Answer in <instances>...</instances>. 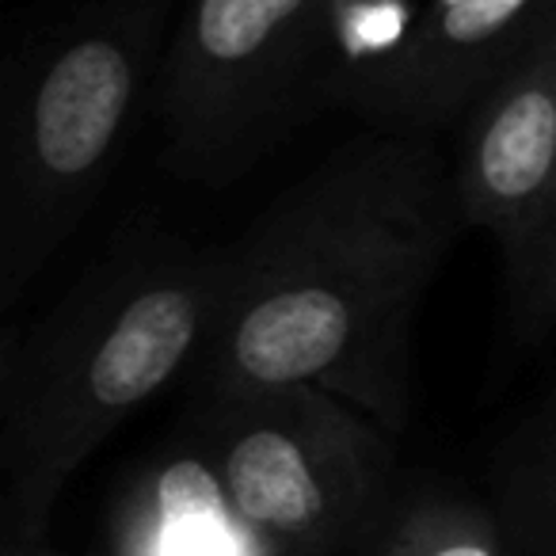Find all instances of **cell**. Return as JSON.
I'll return each instance as SVG.
<instances>
[{"instance_id":"obj_9","label":"cell","mask_w":556,"mask_h":556,"mask_svg":"<svg viewBox=\"0 0 556 556\" xmlns=\"http://www.w3.org/2000/svg\"><path fill=\"white\" fill-rule=\"evenodd\" d=\"M358 556H510L500 518L472 495L424 492L381 522Z\"/></svg>"},{"instance_id":"obj_6","label":"cell","mask_w":556,"mask_h":556,"mask_svg":"<svg viewBox=\"0 0 556 556\" xmlns=\"http://www.w3.org/2000/svg\"><path fill=\"white\" fill-rule=\"evenodd\" d=\"M454 191L465 225L522 263L556 214V31L469 108Z\"/></svg>"},{"instance_id":"obj_3","label":"cell","mask_w":556,"mask_h":556,"mask_svg":"<svg viewBox=\"0 0 556 556\" xmlns=\"http://www.w3.org/2000/svg\"><path fill=\"white\" fill-rule=\"evenodd\" d=\"M176 0H77L35 35L0 138V309L100 202L161 62Z\"/></svg>"},{"instance_id":"obj_12","label":"cell","mask_w":556,"mask_h":556,"mask_svg":"<svg viewBox=\"0 0 556 556\" xmlns=\"http://www.w3.org/2000/svg\"><path fill=\"white\" fill-rule=\"evenodd\" d=\"M4 556H62V553H50V548H42V541H12Z\"/></svg>"},{"instance_id":"obj_10","label":"cell","mask_w":556,"mask_h":556,"mask_svg":"<svg viewBox=\"0 0 556 556\" xmlns=\"http://www.w3.org/2000/svg\"><path fill=\"white\" fill-rule=\"evenodd\" d=\"M492 510L510 556H556V416L503 465Z\"/></svg>"},{"instance_id":"obj_8","label":"cell","mask_w":556,"mask_h":556,"mask_svg":"<svg viewBox=\"0 0 556 556\" xmlns=\"http://www.w3.org/2000/svg\"><path fill=\"white\" fill-rule=\"evenodd\" d=\"M103 556H275L237 515L199 439L138 462L108 510Z\"/></svg>"},{"instance_id":"obj_11","label":"cell","mask_w":556,"mask_h":556,"mask_svg":"<svg viewBox=\"0 0 556 556\" xmlns=\"http://www.w3.org/2000/svg\"><path fill=\"white\" fill-rule=\"evenodd\" d=\"M518 278H522V290L538 305L541 320H548L556 328V214L538 237V244L530 248V255L518 263Z\"/></svg>"},{"instance_id":"obj_1","label":"cell","mask_w":556,"mask_h":556,"mask_svg":"<svg viewBox=\"0 0 556 556\" xmlns=\"http://www.w3.org/2000/svg\"><path fill=\"white\" fill-rule=\"evenodd\" d=\"M465 225L424 130L336 149L217 248V302L194 381L210 396L317 386L389 434L412 416V328Z\"/></svg>"},{"instance_id":"obj_7","label":"cell","mask_w":556,"mask_h":556,"mask_svg":"<svg viewBox=\"0 0 556 556\" xmlns=\"http://www.w3.org/2000/svg\"><path fill=\"white\" fill-rule=\"evenodd\" d=\"M553 31L556 0H424L358 111L396 130H439Z\"/></svg>"},{"instance_id":"obj_5","label":"cell","mask_w":556,"mask_h":556,"mask_svg":"<svg viewBox=\"0 0 556 556\" xmlns=\"http://www.w3.org/2000/svg\"><path fill=\"white\" fill-rule=\"evenodd\" d=\"M328 0H191L161 58L164 161L229 187L328 103Z\"/></svg>"},{"instance_id":"obj_2","label":"cell","mask_w":556,"mask_h":556,"mask_svg":"<svg viewBox=\"0 0 556 556\" xmlns=\"http://www.w3.org/2000/svg\"><path fill=\"white\" fill-rule=\"evenodd\" d=\"M217 248L134 225L0 348V469L12 541H42L80 465L194 366L217 302Z\"/></svg>"},{"instance_id":"obj_4","label":"cell","mask_w":556,"mask_h":556,"mask_svg":"<svg viewBox=\"0 0 556 556\" xmlns=\"http://www.w3.org/2000/svg\"><path fill=\"white\" fill-rule=\"evenodd\" d=\"M194 439L275 556H358L393 515L396 434L317 386L210 396Z\"/></svg>"}]
</instances>
